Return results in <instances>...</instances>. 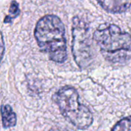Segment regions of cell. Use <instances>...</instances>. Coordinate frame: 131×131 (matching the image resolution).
<instances>
[{
    "mask_svg": "<svg viewBox=\"0 0 131 131\" xmlns=\"http://www.w3.org/2000/svg\"><path fill=\"white\" fill-rule=\"evenodd\" d=\"M34 35L41 51L51 61L64 63L68 58L65 28L61 20L54 15H46L38 20Z\"/></svg>",
    "mask_w": 131,
    "mask_h": 131,
    "instance_id": "cell-1",
    "label": "cell"
},
{
    "mask_svg": "<svg viewBox=\"0 0 131 131\" xmlns=\"http://www.w3.org/2000/svg\"><path fill=\"white\" fill-rule=\"evenodd\" d=\"M101 6L110 13H123L130 8L131 0H97Z\"/></svg>",
    "mask_w": 131,
    "mask_h": 131,
    "instance_id": "cell-5",
    "label": "cell"
},
{
    "mask_svg": "<svg viewBox=\"0 0 131 131\" xmlns=\"http://www.w3.org/2000/svg\"><path fill=\"white\" fill-rule=\"evenodd\" d=\"M1 114H2V124L4 128H10L13 127L16 125L17 118L16 114L13 111L12 108L10 105H2L1 108Z\"/></svg>",
    "mask_w": 131,
    "mask_h": 131,
    "instance_id": "cell-6",
    "label": "cell"
},
{
    "mask_svg": "<svg viewBox=\"0 0 131 131\" xmlns=\"http://www.w3.org/2000/svg\"><path fill=\"white\" fill-rule=\"evenodd\" d=\"M63 117L79 130H86L93 123L90 109L80 103L78 91L70 86L59 89L52 97Z\"/></svg>",
    "mask_w": 131,
    "mask_h": 131,
    "instance_id": "cell-3",
    "label": "cell"
},
{
    "mask_svg": "<svg viewBox=\"0 0 131 131\" xmlns=\"http://www.w3.org/2000/svg\"><path fill=\"white\" fill-rule=\"evenodd\" d=\"M20 14L19 5L17 2L12 1L10 4L8 14L4 19V23H11Z\"/></svg>",
    "mask_w": 131,
    "mask_h": 131,
    "instance_id": "cell-7",
    "label": "cell"
},
{
    "mask_svg": "<svg viewBox=\"0 0 131 131\" xmlns=\"http://www.w3.org/2000/svg\"><path fill=\"white\" fill-rule=\"evenodd\" d=\"M94 41L103 57L113 63L131 60V35L114 24H102L94 32Z\"/></svg>",
    "mask_w": 131,
    "mask_h": 131,
    "instance_id": "cell-2",
    "label": "cell"
},
{
    "mask_svg": "<svg viewBox=\"0 0 131 131\" xmlns=\"http://www.w3.org/2000/svg\"><path fill=\"white\" fill-rule=\"evenodd\" d=\"M50 131H66V130H59V129H57V128H53L51 129Z\"/></svg>",
    "mask_w": 131,
    "mask_h": 131,
    "instance_id": "cell-9",
    "label": "cell"
},
{
    "mask_svg": "<svg viewBox=\"0 0 131 131\" xmlns=\"http://www.w3.org/2000/svg\"><path fill=\"white\" fill-rule=\"evenodd\" d=\"M72 54L81 69L87 68L93 61L94 52L88 25L78 16L73 18Z\"/></svg>",
    "mask_w": 131,
    "mask_h": 131,
    "instance_id": "cell-4",
    "label": "cell"
},
{
    "mask_svg": "<svg viewBox=\"0 0 131 131\" xmlns=\"http://www.w3.org/2000/svg\"><path fill=\"white\" fill-rule=\"evenodd\" d=\"M111 131H131V116L120 120L114 126Z\"/></svg>",
    "mask_w": 131,
    "mask_h": 131,
    "instance_id": "cell-8",
    "label": "cell"
}]
</instances>
